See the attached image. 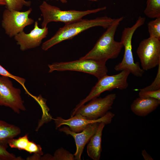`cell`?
<instances>
[{
    "instance_id": "1",
    "label": "cell",
    "mask_w": 160,
    "mask_h": 160,
    "mask_svg": "<svg viewBox=\"0 0 160 160\" xmlns=\"http://www.w3.org/2000/svg\"><path fill=\"white\" fill-rule=\"evenodd\" d=\"M124 19V17L118 18L115 23L107 28L92 49L79 59H91L106 63L109 59L116 58L124 46L121 41L114 40V36L118 26Z\"/></svg>"
},
{
    "instance_id": "2",
    "label": "cell",
    "mask_w": 160,
    "mask_h": 160,
    "mask_svg": "<svg viewBox=\"0 0 160 160\" xmlns=\"http://www.w3.org/2000/svg\"><path fill=\"white\" fill-rule=\"evenodd\" d=\"M117 19L104 16L92 19H81L65 24L63 27L60 28L51 38L43 43L41 48L46 51L54 45L63 41L71 39L91 28L101 26L107 29L115 23Z\"/></svg>"
},
{
    "instance_id": "3",
    "label": "cell",
    "mask_w": 160,
    "mask_h": 160,
    "mask_svg": "<svg viewBox=\"0 0 160 160\" xmlns=\"http://www.w3.org/2000/svg\"><path fill=\"white\" fill-rule=\"evenodd\" d=\"M145 18L140 16L135 23L130 27L125 28L123 30L121 41L124 49V54L121 61L116 65L114 69L117 71L127 70L136 77H142L144 71L141 68L138 62H134L132 50V40L136 30L145 23Z\"/></svg>"
},
{
    "instance_id": "4",
    "label": "cell",
    "mask_w": 160,
    "mask_h": 160,
    "mask_svg": "<svg viewBox=\"0 0 160 160\" xmlns=\"http://www.w3.org/2000/svg\"><path fill=\"white\" fill-rule=\"evenodd\" d=\"M39 9L43 17L41 28L47 27L52 22H60L65 24L82 19L84 17L92 13H95L106 9L104 7L91 10L80 11L76 10H62L57 7L51 5L45 1L40 5Z\"/></svg>"
},
{
    "instance_id": "5",
    "label": "cell",
    "mask_w": 160,
    "mask_h": 160,
    "mask_svg": "<svg viewBox=\"0 0 160 160\" xmlns=\"http://www.w3.org/2000/svg\"><path fill=\"white\" fill-rule=\"evenodd\" d=\"M105 62L91 59H84L67 62H56L49 64V72L54 71H75L95 76L99 80L107 75L108 70Z\"/></svg>"
},
{
    "instance_id": "6",
    "label": "cell",
    "mask_w": 160,
    "mask_h": 160,
    "mask_svg": "<svg viewBox=\"0 0 160 160\" xmlns=\"http://www.w3.org/2000/svg\"><path fill=\"white\" fill-rule=\"evenodd\" d=\"M130 73L129 71L124 70L116 75L111 76L107 75L98 80L89 94L85 98L80 100L71 113H73L81 105L92 99L97 97L105 91L115 89L120 90L126 89L128 86L127 79Z\"/></svg>"
},
{
    "instance_id": "7",
    "label": "cell",
    "mask_w": 160,
    "mask_h": 160,
    "mask_svg": "<svg viewBox=\"0 0 160 160\" xmlns=\"http://www.w3.org/2000/svg\"><path fill=\"white\" fill-rule=\"evenodd\" d=\"M32 11L30 8L23 12L6 9L3 11L1 25L9 37H14L23 31L27 26L33 24L34 20L29 16Z\"/></svg>"
},
{
    "instance_id": "8",
    "label": "cell",
    "mask_w": 160,
    "mask_h": 160,
    "mask_svg": "<svg viewBox=\"0 0 160 160\" xmlns=\"http://www.w3.org/2000/svg\"><path fill=\"white\" fill-rule=\"evenodd\" d=\"M144 71L152 69L160 64V40L149 37L142 40L136 51Z\"/></svg>"
},
{
    "instance_id": "9",
    "label": "cell",
    "mask_w": 160,
    "mask_h": 160,
    "mask_svg": "<svg viewBox=\"0 0 160 160\" xmlns=\"http://www.w3.org/2000/svg\"><path fill=\"white\" fill-rule=\"evenodd\" d=\"M116 97V94L112 93L103 98H94L88 103L82 105L71 114V117L79 113L90 120H96L102 117L112 108Z\"/></svg>"
},
{
    "instance_id": "10",
    "label": "cell",
    "mask_w": 160,
    "mask_h": 160,
    "mask_svg": "<svg viewBox=\"0 0 160 160\" xmlns=\"http://www.w3.org/2000/svg\"><path fill=\"white\" fill-rule=\"evenodd\" d=\"M20 94V89L13 86L9 77L0 76V105L9 107L17 113L25 111Z\"/></svg>"
},
{
    "instance_id": "11",
    "label": "cell",
    "mask_w": 160,
    "mask_h": 160,
    "mask_svg": "<svg viewBox=\"0 0 160 160\" xmlns=\"http://www.w3.org/2000/svg\"><path fill=\"white\" fill-rule=\"evenodd\" d=\"M114 116L113 113L109 111L104 116L96 120L88 119L79 113L75 114L68 119L57 117L54 120L56 129L62 125H66L69 127L70 129L72 131L78 133L82 131L90 124L103 122L105 124H109L111 122Z\"/></svg>"
},
{
    "instance_id": "12",
    "label": "cell",
    "mask_w": 160,
    "mask_h": 160,
    "mask_svg": "<svg viewBox=\"0 0 160 160\" xmlns=\"http://www.w3.org/2000/svg\"><path fill=\"white\" fill-rule=\"evenodd\" d=\"M48 33L47 27L40 28L37 21L35 22L33 28L30 32L26 33L22 31L14 37L17 45L23 51L34 48L40 46L42 40L47 37Z\"/></svg>"
},
{
    "instance_id": "13",
    "label": "cell",
    "mask_w": 160,
    "mask_h": 160,
    "mask_svg": "<svg viewBox=\"0 0 160 160\" xmlns=\"http://www.w3.org/2000/svg\"><path fill=\"white\" fill-rule=\"evenodd\" d=\"M99 123L95 122L89 124L82 131L78 133L72 131L67 127L64 126L59 128V131L67 135H71L74 138L76 148V152L74 154L75 160H81V156L84 148L96 132Z\"/></svg>"
},
{
    "instance_id": "14",
    "label": "cell",
    "mask_w": 160,
    "mask_h": 160,
    "mask_svg": "<svg viewBox=\"0 0 160 160\" xmlns=\"http://www.w3.org/2000/svg\"><path fill=\"white\" fill-rule=\"evenodd\" d=\"M160 104V100L154 98L138 97L131 105L132 111L136 115L145 117L156 109Z\"/></svg>"
},
{
    "instance_id": "15",
    "label": "cell",
    "mask_w": 160,
    "mask_h": 160,
    "mask_svg": "<svg viewBox=\"0 0 160 160\" xmlns=\"http://www.w3.org/2000/svg\"><path fill=\"white\" fill-rule=\"evenodd\" d=\"M105 125L103 122L99 123L96 132L91 138L87 145L88 155L94 160H99L100 157L102 132Z\"/></svg>"
},
{
    "instance_id": "16",
    "label": "cell",
    "mask_w": 160,
    "mask_h": 160,
    "mask_svg": "<svg viewBox=\"0 0 160 160\" xmlns=\"http://www.w3.org/2000/svg\"><path fill=\"white\" fill-rule=\"evenodd\" d=\"M20 132L18 127L0 120V145L7 148L9 140Z\"/></svg>"
},
{
    "instance_id": "17",
    "label": "cell",
    "mask_w": 160,
    "mask_h": 160,
    "mask_svg": "<svg viewBox=\"0 0 160 160\" xmlns=\"http://www.w3.org/2000/svg\"><path fill=\"white\" fill-rule=\"evenodd\" d=\"M144 12L150 18L160 17V0H147Z\"/></svg>"
},
{
    "instance_id": "18",
    "label": "cell",
    "mask_w": 160,
    "mask_h": 160,
    "mask_svg": "<svg viewBox=\"0 0 160 160\" xmlns=\"http://www.w3.org/2000/svg\"><path fill=\"white\" fill-rule=\"evenodd\" d=\"M6 9L9 10L20 11L24 6L29 7L31 2L27 0H5Z\"/></svg>"
},
{
    "instance_id": "19",
    "label": "cell",
    "mask_w": 160,
    "mask_h": 160,
    "mask_svg": "<svg viewBox=\"0 0 160 160\" xmlns=\"http://www.w3.org/2000/svg\"><path fill=\"white\" fill-rule=\"evenodd\" d=\"M148 26L149 37L160 40V17L148 22Z\"/></svg>"
},
{
    "instance_id": "20",
    "label": "cell",
    "mask_w": 160,
    "mask_h": 160,
    "mask_svg": "<svg viewBox=\"0 0 160 160\" xmlns=\"http://www.w3.org/2000/svg\"><path fill=\"white\" fill-rule=\"evenodd\" d=\"M29 141L28 135H26L17 139H12L9 140L8 144L12 148L25 150Z\"/></svg>"
},
{
    "instance_id": "21",
    "label": "cell",
    "mask_w": 160,
    "mask_h": 160,
    "mask_svg": "<svg viewBox=\"0 0 160 160\" xmlns=\"http://www.w3.org/2000/svg\"><path fill=\"white\" fill-rule=\"evenodd\" d=\"M25 150L30 153H34L35 155L30 157L29 159H39L43 154V152L41 146L33 141H29Z\"/></svg>"
},
{
    "instance_id": "22",
    "label": "cell",
    "mask_w": 160,
    "mask_h": 160,
    "mask_svg": "<svg viewBox=\"0 0 160 160\" xmlns=\"http://www.w3.org/2000/svg\"><path fill=\"white\" fill-rule=\"evenodd\" d=\"M52 160H75L74 154L62 148L57 150L52 156Z\"/></svg>"
},
{
    "instance_id": "23",
    "label": "cell",
    "mask_w": 160,
    "mask_h": 160,
    "mask_svg": "<svg viewBox=\"0 0 160 160\" xmlns=\"http://www.w3.org/2000/svg\"><path fill=\"white\" fill-rule=\"evenodd\" d=\"M158 66V72L153 81L150 85L139 89L140 91H155L160 89V64Z\"/></svg>"
},
{
    "instance_id": "24",
    "label": "cell",
    "mask_w": 160,
    "mask_h": 160,
    "mask_svg": "<svg viewBox=\"0 0 160 160\" xmlns=\"http://www.w3.org/2000/svg\"><path fill=\"white\" fill-rule=\"evenodd\" d=\"M6 148L5 147L0 145V160H22L20 157H16L13 154L9 153L7 150Z\"/></svg>"
},
{
    "instance_id": "25",
    "label": "cell",
    "mask_w": 160,
    "mask_h": 160,
    "mask_svg": "<svg viewBox=\"0 0 160 160\" xmlns=\"http://www.w3.org/2000/svg\"><path fill=\"white\" fill-rule=\"evenodd\" d=\"M139 96L142 98H154L160 100V89L155 91H140Z\"/></svg>"
},
{
    "instance_id": "26",
    "label": "cell",
    "mask_w": 160,
    "mask_h": 160,
    "mask_svg": "<svg viewBox=\"0 0 160 160\" xmlns=\"http://www.w3.org/2000/svg\"><path fill=\"white\" fill-rule=\"evenodd\" d=\"M0 75L1 76L7 77L14 79L25 89L24 84L25 80L24 79L12 75L1 65H0Z\"/></svg>"
},
{
    "instance_id": "27",
    "label": "cell",
    "mask_w": 160,
    "mask_h": 160,
    "mask_svg": "<svg viewBox=\"0 0 160 160\" xmlns=\"http://www.w3.org/2000/svg\"><path fill=\"white\" fill-rule=\"evenodd\" d=\"M142 154L145 160H153L151 156L146 152L145 150H143L142 151Z\"/></svg>"
},
{
    "instance_id": "28",
    "label": "cell",
    "mask_w": 160,
    "mask_h": 160,
    "mask_svg": "<svg viewBox=\"0 0 160 160\" xmlns=\"http://www.w3.org/2000/svg\"><path fill=\"white\" fill-rule=\"evenodd\" d=\"M6 3L5 0H0V6H6Z\"/></svg>"
},
{
    "instance_id": "29",
    "label": "cell",
    "mask_w": 160,
    "mask_h": 160,
    "mask_svg": "<svg viewBox=\"0 0 160 160\" xmlns=\"http://www.w3.org/2000/svg\"><path fill=\"white\" fill-rule=\"evenodd\" d=\"M51 1L56 0L57 1H60L63 4H65L67 2V0H50Z\"/></svg>"
}]
</instances>
